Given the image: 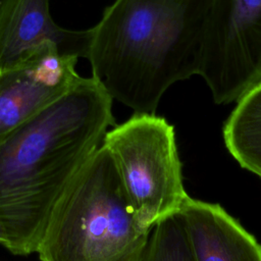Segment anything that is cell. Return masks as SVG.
Returning <instances> with one entry per match:
<instances>
[{
    "mask_svg": "<svg viewBox=\"0 0 261 261\" xmlns=\"http://www.w3.org/2000/svg\"><path fill=\"white\" fill-rule=\"evenodd\" d=\"M112 101L83 77L0 141V219L11 254L37 252L56 203L114 124Z\"/></svg>",
    "mask_w": 261,
    "mask_h": 261,
    "instance_id": "obj_1",
    "label": "cell"
},
{
    "mask_svg": "<svg viewBox=\"0 0 261 261\" xmlns=\"http://www.w3.org/2000/svg\"><path fill=\"white\" fill-rule=\"evenodd\" d=\"M214 0H115L91 29L92 77L135 113L200 74Z\"/></svg>",
    "mask_w": 261,
    "mask_h": 261,
    "instance_id": "obj_2",
    "label": "cell"
},
{
    "mask_svg": "<svg viewBox=\"0 0 261 261\" xmlns=\"http://www.w3.org/2000/svg\"><path fill=\"white\" fill-rule=\"evenodd\" d=\"M150 230L101 146L56 203L36 253L41 261H139Z\"/></svg>",
    "mask_w": 261,
    "mask_h": 261,
    "instance_id": "obj_3",
    "label": "cell"
},
{
    "mask_svg": "<svg viewBox=\"0 0 261 261\" xmlns=\"http://www.w3.org/2000/svg\"><path fill=\"white\" fill-rule=\"evenodd\" d=\"M109 152L140 224L155 223L178 212L190 197L184 187L173 126L155 113H134L108 130Z\"/></svg>",
    "mask_w": 261,
    "mask_h": 261,
    "instance_id": "obj_4",
    "label": "cell"
},
{
    "mask_svg": "<svg viewBox=\"0 0 261 261\" xmlns=\"http://www.w3.org/2000/svg\"><path fill=\"white\" fill-rule=\"evenodd\" d=\"M200 76L216 104L261 82V0H214Z\"/></svg>",
    "mask_w": 261,
    "mask_h": 261,
    "instance_id": "obj_5",
    "label": "cell"
},
{
    "mask_svg": "<svg viewBox=\"0 0 261 261\" xmlns=\"http://www.w3.org/2000/svg\"><path fill=\"white\" fill-rule=\"evenodd\" d=\"M77 59L46 45L0 69V141L82 81L75 70Z\"/></svg>",
    "mask_w": 261,
    "mask_h": 261,
    "instance_id": "obj_6",
    "label": "cell"
},
{
    "mask_svg": "<svg viewBox=\"0 0 261 261\" xmlns=\"http://www.w3.org/2000/svg\"><path fill=\"white\" fill-rule=\"evenodd\" d=\"M91 29L67 30L50 15L49 0H0V69L46 45L66 56H88Z\"/></svg>",
    "mask_w": 261,
    "mask_h": 261,
    "instance_id": "obj_7",
    "label": "cell"
},
{
    "mask_svg": "<svg viewBox=\"0 0 261 261\" xmlns=\"http://www.w3.org/2000/svg\"><path fill=\"white\" fill-rule=\"evenodd\" d=\"M179 211L197 261H261V244L219 204L189 197Z\"/></svg>",
    "mask_w": 261,
    "mask_h": 261,
    "instance_id": "obj_8",
    "label": "cell"
},
{
    "mask_svg": "<svg viewBox=\"0 0 261 261\" xmlns=\"http://www.w3.org/2000/svg\"><path fill=\"white\" fill-rule=\"evenodd\" d=\"M223 140L240 166L261 177V82L237 101L223 125Z\"/></svg>",
    "mask_w": 261,
    "mask_h": 261,
    "instance_id": "obj_9",
    "label": "cell"
},
{
    "mask_svg": "<svg viewBox=\"0 0 261 261\" xmlns=\"http://www.w3.org/2000/svg\"><path fill=\"white\" fill-rule=\"evenodd\" d=\"M139 261H197L180 211L153 225Z\"/></svg>",
    "mask_w": 261,
    "mask_h": 261,
    "instance_id": "obj_10",
    "label": "cell"
},
{
    "mask_svg": "<svg viewBox=\"0 0 261 261\" xmlns=\"http://www.w3.org/2000/svg\"><path fill=\"white\" fill-rule=\"evenodd\" d=\"M5 231H4V227H3V224L1 222V219H0V245H2L4 247L5 245Z\"/></svg>",
    "mask_w": 261,
    "mask_h": 261,
    "instance_id": "obj_11",
    "label": "cell"
}]
</instances>
